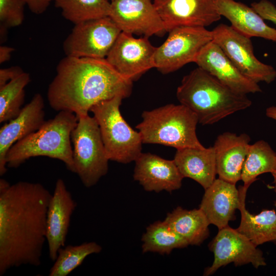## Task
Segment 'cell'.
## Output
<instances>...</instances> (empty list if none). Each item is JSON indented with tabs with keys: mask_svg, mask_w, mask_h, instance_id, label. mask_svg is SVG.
Masks as SVG:
<instances>
[{
	"mask_svg": "<svg viewBox=\"0 0 276 276\" xmlns=\"http://www.w3.org/2000/svg\"><path fill=\"white\" fill-rule=\"evenodd\" d=\"M77 203L64 180L58 178L51 198L47 216L46 241L49 257L54 261L59 250L65 246L72 215Z\"/></svg>",
	"mask_w": 276,
	"mask_h": 276,
	"instance_id": "obj_16",
	"label": "cell"
},
{
	"mask_svg": "<svg viewBox=\"0 0 276 276\" xmlns=\"http://www.w3.org/2000/svg\"><path fill=\"white\" fill-rule=\"evenodd\" d=\"M44 102L39 93L34 95L19 115L0 129V175L7 171V153L17 141L38 130L45 123Z\"/></svg>",
	"mask_w": 276,
	"mask_h": 276,
	"instance_id": "obj_18",
	"label": "cell"
},
{
	"mask_svg": "<svg viewBox=\"0 0 276 276\" xmlns=\"http://www.w3.org/2000/svg\"><path fill=\"white\" fill-rule=\"evenodd\" d=\"M135 128L143 144H160L177 149H203L196 134L197 116L182 104H169L145 110Z\"/></svg>",
	"mask_w": 276,
	"mask_h": 276,
	"instance_id": "obj_5",
	"label": "cell"
},
{
	"mask_svg": "<svg viewBox=\"0 0 276 276\" xmlns=\"http://www.w3.org/2000/svg\"><path fill=\"white\" fill-rule=\"evenodd\" d=\"M272 176H273V179H274V180H273V182H274V191L276 193V170H275L274 171H273V172L271 173ZM274 205L275 206H276V200L274 202Z\"/></svg>",
	"mask_w": 276,
	"mask_h": 276,
	"instance_id": "obj_36",
	"label": "cell"
},
{
	"mask_svg": "<svg viewBox=\"0 0 276 276\" xmlns=\"http://www.w3.org/2000/svg\"><path fill=\"white\" fill-rule=\"evenodd\" d=\"M167 32L179 26L206 27L219 20L214 0H152Z\"/></svg>",
	"mask_w": 276,
	"mask_h": 276,
	"instance_id": "obj_14",
	"label": "cell"
},
{
	"mask_svg": "<svg viewBox=\"0 0 276 276\" xmlns=\"http://www.w3.org/2000/svg\"><path fill=\"white\" fill-rule=\"evenodd\" d=\"M194 62L236 93L246 95L262 91L258 83L243 75L214 41L202 49Z\"/></svg>",
	"mask_w": 276,
	"mask_h": 276,
	"instance_id": "obj_15",
	"label": "cell"
},
{
	"mask_svg": "<svg viewBox=\"0 0 276 276\" xmlns=\"http://www.w3.org/2000/svg\"><path fill=\"white\" fill-rule=\"evenodd\" d=\"M266 115L268 118L276 120V105L268 107L266 109Z\"/></svg>",
	"mask_w": 276,
	"mask_h": 276,
	"instance_id": "obj_35",
	"label": "cell"
},
{
	"mask_svg": "<svg viewBox=\"0 0 276 276\" xmlns=\"http://www.w3.org/2000/svg\"><path fill=\"white\" fill-rule=\"evenodd\" d=\"M212 31L213 41L246 77L257 83L264 82L268 84L275 80L274 68L261 62L255 56L250 38L223 24Z\"/></svg>",
	"mask_w": 276,
	"mask_h": 276,
	"instance_id": "obj_10",
	"label": "cell"
},
{
	"mask_svg": "<svg viewBox=\"0 0 276 276\" xmlns=\"http://www.w3.org/2000/svg\"><path fill=\"white\" fill-rule=\"evenodd\" d=\"M102 250L101 246L94 241L63 247L59 250L49 275L66 276L81 265L87 257L99 254Z\"/></svg>",
	"mask_w": 276,
	"mask_h": 276,
	"instance_id": "obj_28",
	"label": "cell"
},
{
	"mask_svg": "<svg viewBox=\"0 0 276 276\" xmlns=\"http://www.w3.org/2000/svg\"><path fill=\"white\" fill-rule=\"evenodd\" d=\"M141 240L143 254L152 252L162 255H169L174 249L182 248L189 245L164 220H158L149 225Z\"/></svg>",
	"mask_w": 276,
	"mask_h": 276,
	"instance_id": "obj_26",
	"label": "cell"
},
{
	"mask_svg": "<svg viewBox=\"0 0 276 276\" xmlns=\"http://www.w3.org/2000/svg\"><path fill=\"white\" fill-rule=\"evenodd\" d=\"M276 170V153L263 140L250 145L243 164L241 180L244 183L242 189H247L260 175L272 173Z\"/></svg>",
	"mask_w": 276,
	"mask_h": 276,
	"instance_id": "obj_25",
	"label": "cell"
},
{
	"mask_svg": "<svg viewBox=\"0 0 276 276\" xmlns=\"http://www.w3.org/2000/svg\"><path fill=\"white\" fill-rule=\"evenodd\" d=\"M251 7L264 20L271 21L276 25V7L268 0H261L251 3Z\"/></svg>",
	"mask_w": 276,
	"mask_h": 276,
	"instance_id": "obj_31",
	"label": "cell"
},
{
	"mask_svg": "<svg viewBox=\"0 0 276 276\" xmlns=\"http://www.w3.org/2000/svg\"><path fill=\"white\" fill-rule=\"evenodd\" d=\"M108 1H109L110 2V1H112V0H108Z\"/></svg>",
	"mask_w": 276,
	"mask_h": 276,
	"instance_id": "obj_37",
	"label": "cell"
},
{
	"mask_svg": "<svg viewBox=\"0 0 276 276\" xmlns=\"http://www.w3.org/2000/svg\"><path fill=\"white\" fill-rule=\"evenodd\" d=\"M250 141L246 133L237 135L225 132L217 137L213 147L219 178L235 185L241 180Z\"/></svg>",
	"mask_w": 276,
	"mask_h": 276,
	"instance_id": "obj_20",
	"label": "cell"
},
{
	"mask_svg": "<svg viewBox=\"0 0 276 276\" xmlns=\"http://www.w3.org/2000/svg\"><path fill=\"white\" fill-rule=\"evenodd\" d=\"M58 112L38 130L11 146L6 156L7 167L16 168L31 157L45 156L61 160L74 173L71 135L78 117L70 111Z\"/></svg>",
	"mask_w": 276,
	"mask_h": 276,
	"instance_id": "obj_4",
	"label": "cell"
},
{
	"mask_svg": "<svg viewBox=\"0 0 276 276\" xmlns=\"http://www.w3.org/2000/svg\"><path fill=\"white\" fill-rule=\"evenodd\" d=\"M25 5L24 0H0V27L8 29L21 25Z\"/></svg>",
	"mask_w": 276,
	"mask_h": 276,
	"instance_id": "obj_30",
	"label": "cell"
},
{
	"mask_svg": "<svg viewBox=\"0 0 276 276\" xmlns=\"http://www.w3.org/2000/svg\"><path fill=\"white\" fill-rule=\"evenodd\" d=\"M23 70L18 66H14L0 69V87L15 79L24 73Z\"/></svg>",
	"mask_w": 276,
	"mask_h": 276,
	"instance_id": "obj_32",
	"label": "cell"
},
{
	"mask_svg": "<svg viewBox=\"0 0 276 276\" xmlns=\"http://www.w3.org/2000/svg\"><path fill=\"white\" fill-rule=\"evenodd\" d=\"M121 30L109 16L75 24L63 42L65 56L106 58Z\"/></svg>",
	"mask_w": 276,
	"mask_h": 276,
	"instance_id": "obj_9",
	"label": "cell"
},
{
	"mask_svg": "<svg viewBox=\"0 0 276 276\" xmlns=\"http://www.w3.org/2000/svg\"><path fill=\"white\" fill-rule=\"evenodd\" d=\"M168 32L154 55L155 68L164 74L194 62L202 49L213 39L212 31L204 27L179 26Z\"/></svg>",
	"mask_w": 276,
	"mask_h": 276,
	"instance_id": "obj_8",
	"label": "cell"
},
{
	"mask_svg": "<svg viewBox=\"0 0 276 276\" xmlns=\"http://www.w3.org/2000/svg\"><path fill=\"white\" fill-rule=\"evenodd\" d=\"M240 203V194L236 185L218 178L205 189L199 208L210 224L220 229L235 219V212Z\"/></svg>",
	"mask_w": 276,
	"mask_h": 276,
	"instance_id": "obj_19",
	"label": "cell"
},
{
	"mask_svg": "<svg viewBox=\"0 0 276 276\" xmlns=\"http://www.w3.org/2000/svg\"><path fill=\"white\" fill-rule=\"evenodd\" d=\"M134 162L133 177L145 191L171 193L181 187L183 177L173 159L142 152Z\"/></svg>",
	"mask_w": 276,
	"mask_h": 276,
	"instance_id": "obj_17",
	"label": "cell"
},
{
	"mask_svg": "<svg viewBox=\"0 0 276 276\" xmlns=\"http://www.w3.org/2000/svg\"><path fill=\"white\" fill-rule=\"evenodd\" d=\"M164 221L189 245H200L209 236L210 223L199 208L189 210L177 206Z\"/></svg>",
	"mask_w": 276,
	"mask_h": 276,
	"instance_id": "obj_23",
	"label": "cell"
},
{
	"mask_svg": "<svg viewBox=\"0 0 276 276\" xmlns=\"http://www.w3.org/2000/svg\"><path fill=\"white\" fill-rule=\"evenodd\" d=\"M109 16L128 34L148 38L167 32L152 0H112Z\"/></svg>",
	"mask_w": 276,
	"mask_h": 276,
	"instance_id": "obj_13",
	"label": "cell"
},
{
	"mask_svg": "<svg viewBox=\"0 0 276 276\" xmlns=\"http://www.w3.org/2000/svg\"><path fill=\"white\" fill-rule=\"evenodd\" d=\"M241 197L239 208L241 221L237 229L256 246L267 242H276V212L264 210L257 215L250 214L245 207L246 191L238 189Z\"/></svg>",
	"mask_w": 276,
	"mask_h": 276,
	"instance_id": "obj_24",
	"label": "cell"
},
{
	"mask_svg": "<svg viewBox=\"0 0 276 276\" xmlns=\"http://www.w3.org/2000/svg\"><path fill=\"white\" fill-rule=\"evenodd\" d=\"M121 96L101 101L90 109L99 125L109 160L122 164L134 162L142 153L140 132L132 129L122 117L120 107Z\"/></svg>",
	"mask_w": 276,
	"mask_h": 276,
	"instance_id": "obj_6",
	"label": "cell"
},
{
	"mask_svg": "<svg viewBox=\"0 0 276 276\" xmlns=\"http://www.w3.org/2000/svg\"><path fill=\"white\" fill-rule=\"evenodd\" d=\"M31 81L30 74L20 76L0 87V123L7 122L20 113L25 101V88Z\"/></svg>",
	"mask_w": 276,
	"mask_h": 276,
	"instance_id": "obj_29",
	"label": "cell"
},
{
	"mask_svg": "<svg viewBox=\"0 0 276 276\" xmlns=\"http://www.w3.org/2000/svg\"><path fill=\"white\" fill-rule=\"evenodd\" d=\"M71 139L74 173L85 187H93L107 173L109 160L94 117H78Z\"/></svg>",
	"mask_w": 276,
	"mask_h": 276,
	"instance_id": "obj_7",
	"label": "cell"
},
{
	"mask_svg": "<svg viewBox=\"0 0 276 276\" xmlns=\"http://www.w3.org/2000/svg\"><path fill=\"white\" fill-rule=\"evenodd\" d=\"M15 49L11 47L1 45L0 47V63L3 64L10 60Z\"/></svg>",
	"mask_w": 276,
	"mask_h": 276,
	"instance_id": "obj_34",
	"label": "cell"
},
{
	"mask_svg": "<svg viewBox=\"0 0 276 276\" xmlns=\"http://www.w3.org/2000/svg\"><path fill=\"white\" fill-rule=\"evenodd\" d=\"M176 97L203 125L216 123L252 104L246 95L235 93L198 66L183 77Z\"/></svg>",
	"mask_w": 276,
	"mask_h": 276,
	"instance_id": "obj_3",
	"label": "cell"
},
{
	"mask_svg": "<svg viewBox=\"0 0 276 276\" xmlns=\"http://www.w3.org/2000/svg\"><path fill=\"white\" fill-rule=\"evenodd\" d=\"M54 2L63 17L74 25L109 15L108 0H56Z\"/></svg>",
	"mask_w": 276,
	"mask_h": 276,
	"instance_id": "obj_27",
	"label": "cell"
},
{
	"mask_svg": "<svg viewBox=\"0 0 276 276\" xmlns=\"http://www.w3.org/2000/svg\"><path fill=\"white\" fill-rule=\"evenodd\" d=\"M52 194L38 182L0 179V276L21 265H40Z\"/></svg>",
	"mask_w": 276,
	"mask_h": 276,
	"instance_id": "obj_1",
	"label": "cell"
},
{
	"mask_svg": "<svg viewBox=\"0 0 276 276\" xmlns=\"http://www.w3.org/2000/svg\"><path fill=\"white\" fill-rule=\"evenodd\" d=\"M156 49L147 37L137 38L121 32L106 59L120 75L133 82L155 68Z\"/></svg>",
	"mask_w": 276,
	"mask_h": 276,
	"instance_id": "obj_12",
	"label": "cell"
},
{
	"mask_svg": "<svg viewBox=\"0 0 276 276\" xmlns=\"http://www.w3.org/2000/svg\"><path fill=\"white\" fill-rule=\"evenodd\" d=\"M173 160L183 178L195 180L204 190L216 179V157L213 146L203 149H177Z\"/></svg>",
	"mask_w": 276,
	"mask_h": 276,
	"instance_id": "obj_22",
	"label": "cell"
},
{
	"mask_svg": "<svg viewBox=\"0 0 276 276\" xmlns=\"http://www.w3.org/2000/svg\"><path fill=\"white\" fill-rule=\"evenodd\" d=\"M219 14L235 30L248 37H258L276 43V29L267 25L254 9L235 0H214Z\"/></svg>",
	"mask_w": 276,
	"mask_h": 276,
	"instance_id": "obj_21",
	"label": "cell"
},
{
	"mask_svg": "<svg viewBox=\"0 0 276 276\" xmlns=\"http://www.w3.org/2000/svg\"><path fill=\"white\" fill-rule=\"evenodd\" d=\"M132 81L120 75L106 58L65 56L58 63L47 98L54 110L77 117L88 114L96 104L121 96L129 97Z\"/></svg>",
	"mask_w": 276,
	"mask_h": 276,
	"instance_id": "obj_2",
	"label": "cell"
},
{
	"mask_svg": "<svg viewBox=\"0 0 276 276\" xmlns=\"http://www.w3.org/2000/svg\"><path fill=\"white\" fill-rule=\"evenodd\" d=\"M209 248L214 259L212 265L205 269V276L231 263L236 266L250 263L256 268L266 265L262 251L244 235L228 225L219 229Z\"/></svg>",
	"mask_w": 276,
	"mask_h": 276,
	"instance_id": "obj_11",
	"label": "cell"
},
{
	"mask_svg": "<svg viewBox=\"0 0 276 276\" xmlns=\"http://www.w3.org/2000/svg\"><path fill=\"white\" fill-rule=\"evenodd\" d=\"M56 0H24L30 10L36 14L44 13L51 3Z\"/></svg>",
	"mask_w": 276,
	"mask_h": 276,
	"instance_id": "obj_33",
	"label": "cell"
}]
</instances>
